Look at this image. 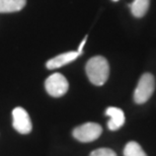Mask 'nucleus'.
Instances as JSON below:
<instances>
[{"mask_svg":"<svg viewBox=\"0 0 156 156\" xmlns=\"http://www.w3.org/2000/svg\"><path fill=\"white\" fill-rule=\"evenodd\" d=\"M113 1H118V0H113Z\"/></svg>","mask_w":156,"mask_h":156,"instance_id":"ddd939ff","label":"nucleus"},{"mask_svg":"<svg viewBox=\"0 0 156 156\" xmlns=\"http://www.w3.org/2000/svg\"><path fill=\"white\" fill-rule=\"evenodd\" d=\"M155 89V80L154 77L150 73L143 74L140 78L138 85H137L135 92H134V101L138 105L145 104L151 95L153 94Z\"/></svg>","mask_w":156,"mask_h":156,"instance_id":"f03ea898","label":"nucleus"},{"mask_svg":"<svg viewBox=\"0 0 156 156\" xmlns=\"http://www.w3.org/2000/svg\"><path fill=\"white\" fill-rule=\"evenodd\" d=\"M79 56H80V54L77 51L63 53V54H60L54 58H52L51 60H49L47 62L46 66L50 70L57 69V68H60L62 66H64V65H67V64L71 63L72 61L76 60Z\"/></svg>","mask_w":156,"mask_h":156,"instance_id":"423d86ee","label":"nucleus"},{"mask_svg":"<svg viewBox=\"0 0 156 156\" xmlns=\"http://www.w3.org/2000/svg\"><path fill=\"white\" fill-rule=\"evenodd\" d=\"M85 71L90 82L94 85L101 86L107 82L110 75V65L105 57L94 56L86 63Z\"/></svg>","mask_w":156,"mask_h":156,"instance_id":"f257e3e1","label":"nucleus"},{"mask_svg":"<svg viewBox=\"0 0 156 156\" xmlns=\"http://www.w3.org/2000/svg\"><path fill=\"white\" fill-rule=\"evenodd\" d=\"M124 156H147L137 142H129L124 148Z\"/></svg>","mask_w":156,"mask_h":156,"instance_id":"9d476101","label":"nucleus"},{"mask_svg":"<svg viewBox=\"0 0 156 156\" xmlns=\"http://www.w3.org/2000/svg\"><path fill=\"white\" fill-rule=\"evenodd\" d=\"M89 156H117V154L110 148H99L92 151Z\"/></svg>","mask_w":156,"mask_h":156,"instance_id":"9b49d317","label":"nucleus"},{"mask_svg":"<svg viewBox=\"0 0 156 156\" xmlns=\"http://www.w3.org/2000/svg\"><path fill=\"white\" fill-rule=\"evenodd\" d=\"M86 39H87V36L85 37V38H84L83 40H82V42H81V44L79 45V47H78V53H79V54L81 55L82 54V51H83V47H84V45H85V43H86Z\"/></svg>","mask_w":156,"mask_h":156,"instance_id":"f8f14e48","label":"nucleus"},{"mask_svg":"<svg viewBox=\"0 0 156 156\" xmlns=\"http://www.w3.org/2000/svg\"><path fill=\"white\" fill-rule=\"evenodd\" d=\"M105 115L111 118L108 123V128L111 131H117L125 124V114L121 108L110 107L105 111Z\"/></svg>","mask_w":156,"mask_h":156,"instance_id":"0eeeda50","label":"nucleus"},{"mask_svg":"<svg viewBox=\"0 0 156 156\" xmlns=\"http://www.w3.org/2000/svg\"><path fill=\"white\" fill-rule=\"evenodd\" d=\"M27 0H0V13H9L21 10Z\"/></svg>","mask_w":156,"mask_h":156,"instance_id":"6e6552de","label":"nucleus"},{"mask_svg":"<svg viewBox=\"0 0 156 156\" xmlns=\"http://www.w3.org/2000/svg\"><path fill=\"white\" fill-rule=\"evenodd\" d=\"M149 4L150 0H134V2L130 5L131 12L137 18L143 17L148 11Z\"/></svg>","mask_w":156,"mask_h":156,"instance_id":"1a4fd4ad","label":"nucleus"},{"mask_svg":"<svg viewBox=\"0 0 156 156\" xmlns=\"http://www.w3.org/2000/svg\"><path fill=\"white\" fill-rule=\"evenodd\" d=\"M12 125L13 128L20 134H29L33 129V124L29 114L23 108L17 107L12 111Z\"/></svg>","mask_w":156,"mask_h":156,"instance_id":"39448f33","label":"nucleus"},{"mask_svg":"<svg viewBox=\"0 0 156 156\" xmlns=\"http://www.w3.org/2000/svg\"><path fill=\"white\" fill-rule=\"evenodd\" d=\"M45 87L47 92L53 98H60L68 91L69 83L66 77L61 73H54L46 79Z\"/></svg>","mask_w":156,"mask_h":156,"instance_id":"20e7f679","label":"nucleus"},{"mask_svg":"<svg viewBox=\"0 0 156 156\" xmlns=\"http://www.w3.org/2000/svg\"><path fill=\"white\" fill-rule=\"evenodd\" d=\"M102 133V128L101 125L96 123H85L81 126L76 127L73 130L72 135L76 140L83 143L92 142L98 138Z\"/></svg>","mask_w":156,"mask_h":156,"instance_id":"7ed1b4c3","label":"nucleus"}]
</instances>
